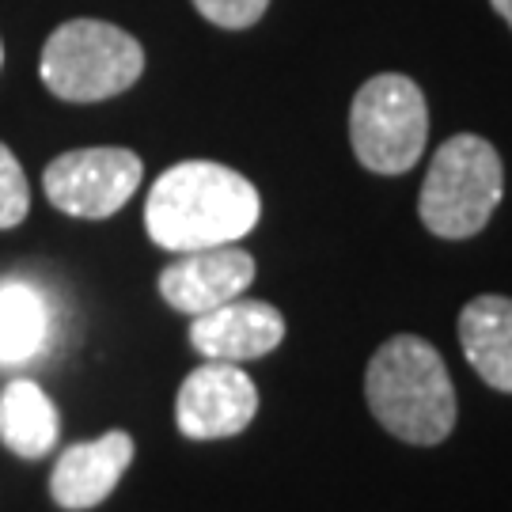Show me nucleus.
<instances>
[{
  "instance_id": "1",
  "label": "nucleus",
  "mask_w": 512,
  "mask_h": 512,
  "mask_svg": "<svg viewBox=\"0 0 512 512\" xmlns=\"http://www.w3.org/2000/svg\"><path fill=\"white\" fill-rule=\"evenodd\" d=\"M262 202L251 179L213 160L167 167L145 202V228L171 255L228 247L258 224Z\"/></svg>"
},
{
  "instance_id": "2",
  "label": "nucleus",
  "mask_w": 512,
  "mask_h": 512,
  "mask_svg": "<svg viewBox=\"0 0 512 512\" xmlns=\"http://www.w3.org/2000/svg\"><path fill=\"white\" fill-rule=\"evenodd\" d=\"M372 418L391 437L433 448L456 429V387L444 357L418 334H395L372 353L365 372Z\"/></svg>"
},
{
  "instance_id": "3",
  "label": "nucleus",
  "mask_w": 512,
  "mask_h": 512,
  "mask_svg": "<svg viewBox=\"0 0 512 512\" xmlns=\"http://www.w3.org/2000/svg\"><path fill=\"white\" fill-rule=\"evenodd\" d=\"M505 194V167L497 148L478 133H456L433 152L421 183V224L440 239L478 236Z\"/></svg>"
},
{
  "instance_id": "4",
  "label": "nucleus",
  "mask_w": 512,
  "mask_h": 512,
  "mask_svg": "<svg viewBox=\"0 0 512 512\" xmlns=\"http://www.w3.org/2000/svg\"><path fill=\"white\" fill-rule=\"evenodd\" d=\"M42 84L65 103H103L145 73L141 42L103 19H69L42 46Z\"/></svg>"
},
{
  "instance_id": "5",
  "label": "nucleus",
  "mask_w": 512,
  "mask_h": 512,
  "mask_svg": "<svg viewBox=\"0 0 512 512\" xmlns=\"http://www.w3.org/2000/svg\"><path fill=\"white\" fill-rule=\"evenodd\" d=\"M429 137V107L421 88L403 73L365 80L349 107L353 156L372 175H406L421 160Z\"/></svg>"
},
{
  "instance_id": "6",
  "label": "nucleus",
  "mask_w": 512,
  "mask_h": 512,
  "mask_svg": "<svg viewBox=\"0 0 512 512\" xmlns=\"http://www.w3.org/2000/svg\"><path fill=\"white\" fill-rule=\"evenodd\" d=\"M145 164L129 148H76L57 156L42 175V190L54 209L80 220L114 217L137 194Z\"/></svg>"
},
{
  "instance_id": "7",
  "label": "nucleus",
  "mask_w": 512,
  "mask_h": 512,
  "mask_svg": "<svg viewBox=\"0 0 512 512\" xmlns=\"http://www.w3.org/2000/svg\"><path fill=\"white\" fill-rule=\"evenodd\" d=\"M258 414V387L239 365L205 361L179 387L175 421L190 440H224L243 433Z\"/></svg>"
},
{
  "instance_id": "8",
  "label": "nucleus",
  "mask_w": 512,
  "mask_h": 512,
  "mask_svg": "<svg viewBox=\"0 0 512 512\" xmlns=\"http://www.w3.org/2000/svg\"><path fill=\"white\" fill-rule=\"evenodd\" d=\"M255 281V258L243 247H205L186 251L160 274V296L183 315H205L228 300H236Z\"/></svg>"
},
{
  "instance_id": "9",
  "label": "nucleus",
  "mask_w": 512,
  "mask_h": 512,
  "mask_svg": "<svg viewBox=\"0 0 512 512\" xmlns=\"http://www.w3.org/2000/svg\"><path fill=\"white\" fill-rule=\"evenodd\" d=\"M285 338V319L274 304L266 300H228L220 308L194 315L190 323V346L202 353L205 361H258L274 353Z\"/></svg>"
},
{
  "instance_id": "10",
  "label": "nucleus",
  "mask_w": 512,
  "mask_h": 512,
  "mask_svg": "<svg viewBox=\"0 0 512 512\" xmlns=\"http://www.w3.org/2000/svg\"><path fill=\"white\" fill-rule=\"evenodd\" d=\"M129 463H133V437L122 429H110L99 440L69 444L54 463L50 497L69 512L95 509L114 494V486L129 471Z\"/></svg>"
},
{
  "instance_id": "11",
  "label": "nucleus",
  "mask_w": 512,
  "mask_h": 512,
  "mask_svg": "<svg viewBox=\"0 0 512 512\" xmlns=\"http://www.w3.org/2000/svg\"><path fill=\"white\" fill-rule=\"evenodd\" d=\"M459 346L482 384L512 395V300L509 296H475L459 311Z\"/></svg>"
},
{
  "instance_id": "12",
  "label": "nucleus",
  "mask_w": 512,
  "mask_h": 512,
  "mask_svg": "<svg viewBox=\"0 0 512 512\" xmlns=\"http://www.w3.org/2000/svg\"><path fill=\"white\" fill-rule=\"evenodd\" d=\"M61 418L54 399L35 380H12L0 391V444L19 459H42L54 452Z\"/></svg>"
},
{
  "instance_id": "13",
  "label": "nucleus",
  "mask_w": 512,
  "mask_h": 512,
  "mask_svg": "<svg viewBox=\"0 0 512 512\" xmlns=\"http://www.w3.org/2000/svg\"><path fill=\"white\" fill-rule=\"evenodd\" d=\"M50 308L35 285L0 281V365H23L46 346Z\"/></svg>"
},
{
  "instance_id": "14",
  "label": "nucleus",
  "mask_w": 512,
  "mask_h": 512,
  "mask_svg": "<svg viewBox=\"0 0 512 512\" xmlns=\"http://www.w3.org/2000/svg\"><path fill=\"white\" fill-rule=\"evenodd\" d=\"M31 209V190H27V175L19 160L12 156V148L0 141V232L16 228L19 220Z\"/></svg>"
},
{
  "instance_id": "15",
  "label": "nucleus",
  "mask_w": 512,
  "mask_h": 512,
  "mask_svg": "<svg viewBox=\"0 0 512 512\" xmlns=\"http://www.w3.org/2000/svg\"><path fill=\"white\" fill-rule=\"evenodd\" d=\"M194 8H198L213 27L243 31V27H255L258 19L266 16L270 0H194Z\"/></svg>"
},
{
  "instance_id": "16",
  "label": "nucleus",
  "mask_w": 512,
  "mask_h": 512,
  "mask_svg": "<svg viewBox=\"0 0 512 512\" xmlns=\"http://www.w3.org/2000/svg\"><path fill=\"white\" fill-rule=\"evenodd\" d=\"M490 4L497 8V16H501L512 27V0H490Z\"/></svg>"
},
{
  "instance_id": "17",
  "label": "nucleus",
  "mask_w": 512,
  "mask_h": 512,
  "mask_svg": "<svg viewBox=\"0 0 512 512\" xmlns=\"http://www.w3.org/2000/svg\"><path fill=\"white\" fill-rule=\"evenodd\" d=\"M0 65H4V46H0Z\"/></svg>"
}]
</instances>
